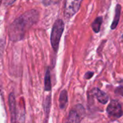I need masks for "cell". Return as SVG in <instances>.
Masks as SVG:
<instances>
[{"label": "cell", "instance_id": "obj_7", "mask_svg": "<svg viewBox=\"0 0 123 123\" xmlns=\"http://www.w3.org/2000/svg\"><path fill=\"white\" fill-rule=\"evenodd\" d=\"M93 95L97 99V100L102 105H105L108 102L109 100V96L104 92L103 91L100 90L98 88H94L92 90Z\"/></svg>", "mask_w": 123, "mask_h": 123}, {"label": "cell", "instance_id": "obj_1", "mask_svg": "<svg viewBox=\"0 0 123 123\" xmlns=\"http://www.w3.org/2000/svg\"><path fill=\"white\" fill-rule=\"evenodd\" d=\"M39 14L36 10L26 12L17 18L10 25L9 29V36L11 40L17 41L23 38L25 33L38 19Z\"/></svg>", "mask_w": 123, "mask_h": 123}, {"label": "cell", "instance_id": "obj_4", "mask_svg": "<svg viewBox=\"0 0 123 123\" xmlns=\"http://www.w3.org/2000/svg\"><path fill=\"white\" fill-rule=\"evenodd\" d=\"M83 0H66L65 4V14L67 18L72 17L78 12Z\"/></svg>", "mask_w": 123, "mask_h": 123}, {"label": "cell", "instance_id": "obj_13", "mask_svg": "<svg viewBox=\"0 0 123 123\" xmlns=\"http://www.w3.org/2000/svg\"><path fill=\"white\" fill-rule=\"evenodd\" d=\"M115 92H116L117 94L121 95L122 97H123V85H121V86H118V87L116 89Z\"/></svg>", "mask_w": 123, "mask_h": 123}, {"label": "cell", "instance_id": "obj_12", "mask_svg": "<svg viewBox=\"0 0 123 123\" xmlns=\"http://www.w3.org/2000/svg\"><path fill=\"white\" fill-rule=\"evenodd\" d=\"M60 0H42V2L45 5H50L51 4H56L58 3Z\"/></svg>", "mask_w": 123, "mask_h": 123}, {"label": "cell", "instance_id": "obj_14", "mask_svg": "<svg viewBox=\"0 0 123 123\" xmlns=\"http://www.w3.org/2000/svg\"><path fill=\"white\" fill-rule=\"evenodd\" d=\"M94 72H91V71H88V72H87L86 74H85V78L86 79H90L93 76H94Z\"/></svg>", "mask_w": 123, "mask_h": 123}, {"label": "cell", "instance_id": "obj_3", "mask_svg": "<svg viewBox=\"0 0 123 123\" xmlns=\"http://www.w3.org/2000/svg\"><path fill=\"white\" fill-rule=\"evenodd\" d=\"M85 109L81 105H76L69 113L67 123H80L85 116Z\"/></svg>", "mask_w": 123, "mask_h": 123}, {"label": "cell", "instance_id": "obj_2", "mask_svg": "<svg viewBox=\"0 0 123 123\" xmlns=\"http://www.w3.org/2000/svg\"><path fill=\"white\" fill-rule=\"evenodd\" d=\"M64 27H65V25L62 19L56 20L52 27V31L51 35V43L54 52L56 53L57 52L59 48V44L62 35L64 31Z\"/></svg>", "mask_w": 123, "mask_h": 123}, {"label": "cell", "instance_id": "obj_11", "mask_svg": "<svg viewBox=\"0 0 123 123\" xmlns=\"http://www.w3.org/2000/svg\"><path fill=\"white\" fill-rule=\"evenodd\" d=\"M45 91H51V76H50V71L49 68H47V71L46 72L45 75Z\"/></svg>", "mask_w": 123, "mask_h": 123}, {"label": "cell", "instance_id": "obj_5", "mask_svg": "<svg viewBox=\"0 0 123 123\" xmlns=\"http://www.w3.org/2000/svg\"><path fill=\"white\" fill-rule=\"evenodd\" d=\"M107 114L110 117L118 119L123 115L122 106L117 100H112L107 108Z\"/></svg>", "mask_w": 123, "mask_h": 123}, {"label": "cell", "instance_id": "obj_10", "mask_svg": "<svg viewBox=\"0 0 123 123\" xmlns=\"http://www.w3.org/2000/svg\"><path fill=\"white\" fill-rule=\"evenodd\" d=\"M102 21H103L102 17H98L97 18L95 19V20H94V22L92 23V25H91L92 29H93V30H94L96 33L99 32L100 29H101V24H102Z\"/></svg>", "mask_w": 123, "mask_h": 123}, {"label": "cell", "instance_id": "obj_9", "mask_svg": "<svg viewBox=\"0 0 123 123\" xmlns=\"http://www.w3.org/2000/svg\"><path fill=\"white\" fill-rule=\"evenodd\" d=\"M68 102V97H67V92L66 90H62L59 95V107L62 110L65 109L67 104Z\"/></svg>", "mask_w": 123, "mask_h": 123}, {"label": "cell", "instance_id": "obj_6", "mask_svg": "<svg viewBox=\"0 0 123 123\" xmlns=\"http://www.w3.org/2000/svg\"><path fill=\"white\" fill-rule=\"evenodd\" d=\"M9 106L11 114V122L16 123L17 122V111H16V102L15 97L13 93H11L9 96Z\"/></svg>", "mask_w": 123, "mask_h": 123}, {"label": "cell", "instance_id": "obj_15", "mask_svg": "<svg viewBox=\"0 0 123 123\" xmlns=\"http://www.w3.org/2000/svg\"><path fill=\"white\" fill-rule=\"evenodd\" d=\"M14 1H15V0H5L4 3H5V4H7V5H9V4H12V3H14Z\"/></svg>", "mask_w": 123, "mask_h": 123}, {"label": "cell", "instance_id": "obj_8", "mask_svg": "<svg viewBox=\"0 0 123 123\" xmlns=\"http://www.w3.org/2000/svg\"><path fill=\"white\" fill-rule=\"evenodd\" d=\"M121 5L117 4L115 7V17L112 21V25H111V29L112 30H115L116 27L118 25V23L120 22V14H121Z\"/></svg>", "mask_w": 123, "mask_h": 123}, {"label": "cell", "instance_id": "obj_16", "mask_svg": "<svg viewBox=\"0 0 123 123\" xmlns=\"http://www.w3.org/2000/svg\"><path fill=\"white\" fill-rule=\"evenodd\" d=\"M1 0H0V5H1Z\"/></svg>", "mask_w": 123, "mask_h": 123}]
</instances>
